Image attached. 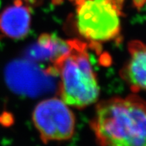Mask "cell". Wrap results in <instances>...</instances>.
Instances as JSON below:
<instances>
[{"mask_svg": "<svg viewBox=\"0 0 146 146\" xmlns=\"http://www.w3.org/2000/svg\"><path fill=\"white\" fill-rule=\"evenodd\" d=\"M129 58L120 72V75L137 92L146 90V44L133 40L128 44Z\"/></svg>", "mask_w": 146, "mask_h": 146, "instance_id": "obj_6", "label": "cell"}, {"mask_svg": "<svg viewBox=\"0 0 146 146\" xmlns=\"http://www.w3.org/2000/svg\"><path fill=\"white\" fill-rule=\"evenodd\" d=\"M90 125L102 146H146V102L136 94L102 101Z\"/></svg>", "mask_w": 146, "mask_h": 146, "instance_id": "obj_1", "label": "cell"}, {"mask_svg": "<svg viewBox=\"0 0 146 146\" xmlns=\"http://www.w3.org/2000/svg\"><path fill=\"white\" fill-rule=\"evenodd\" d=\"M76 6L75 25L93 46L120 39L124 0H72Z\"/></svg>", "mask_w": 146, "mask_h": 146, "instance_id": "obj_3", "label": "cell"}, {"mask_svg": "<svg viewBox=\"0 0 146 146\" xmlns=\"http://www.w3.org/2000/svg\"><path fill=\"white\" fill-rule=\"evenodd\" d=\"M69 40H63L54 35L42 34L27 54L31 60L49 61L52 64L49 69L58 58L69 51Z\"/></svg>", "mask_w": 146, "mask_h": 146, "instance_id": "obj_7", "label": "cell"}, {"mask_svg": "<svg viewBox=\"0 0 146 146\" xmlns=\"http://www.w3.org/2000/svg\"><path fill=\"white\" fill-rule=\"evenodd\" d=\"M25 3L28 5H36L40 3L42 0H23Z\"/></svg>", "mask_w": 146, "mask_h": 146, "instance_id": "obj_8", "label": "cell"}, {"mask_svg": "<svg viewBox=\"0 0 146 146\" xmlns=\"http://www.w3.org/2000/svg\"><path fill=\"white\" fill-rule=\"evenodd\" d=\"M69 49L50 67L52 75H60L59 94L67 105L83 109L94 104L100 88L89 58L87 44L69 40Z\"/></svg>", "mask_w": 146, "mask_h": 146, "instance_id": "obj_2", "label": "cell"}, {"mask_svg": "<svg viewBox=\"0 0 146 146\" xmlns=\"http://www.w3.org/2000/svg\"><path fill=\"white\" fill-rule=\"evenodd\" d=\"M31 20L29 5L23 0H14L0 13V33L14 40L23 38L29 32Z\"/></svg>", "mask_w": 146, "mask_h": 146, "instance_id": "obj_5", "label": "cell"}, {"mask_svg": "<svg viewBox=\"0 0 146 146\" xmlns=\"http://www.w3.org/2000/svg\"><path fill=\"white\" fill-rule=\"evenodd\" d=\"M32 121L44 142L69 140L75 133V115L61 98L40 102L33 111Z\"/></svg>", "mask_w": 146, "mask_h": 146, "instance_id": "obj_4", "label": "cell"}]
</instances>
